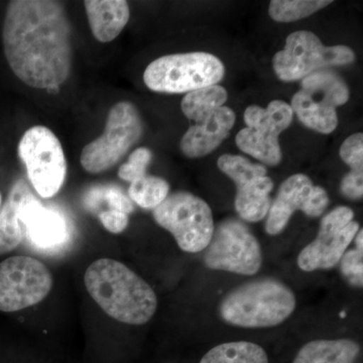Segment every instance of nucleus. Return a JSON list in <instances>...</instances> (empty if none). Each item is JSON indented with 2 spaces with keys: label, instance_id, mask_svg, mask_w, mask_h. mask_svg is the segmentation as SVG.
Instances as JSON below:
<instances>
[{
  "label": "nucleus",
  "instance_id": "1",
  "mask_svg": "<svg viewBox=\"0 0 363 363\" xmlns=\"http://www.w3.org/2000/svg\"><path fill=\"white\" fill-rule=\"evenodd\" d=\"M4 55L21 82L58 91L73 63L71 23L65 7L51 0H13L2 28Z\"/></svg>",
  "mask_w": 363,
  "mask_h": 363
},
{
  "label": "nucleus",
  "instance_id": "2",
  "mask_svg": "<svg viewBox=\"0 0 363 363\" xmlns=\"http://www.w3.org/2000/svg\"><path fill=\"white\" fill-rule=\"evenodd\" d=\"M84 283L91 298L117 321L143 325L157 311V298L152 286L117 260L92 262L86 269Z\"/></svg>",
  "mask_w": 363,
  "mask_h": 363
},
{
  "label": "nucleus",
  "instance_id": "3",
  "mask_svg": "<svg viewBox=\"0 0 363 363\" xmlns=\"http://www.w3.org/2000/svg\"><path fill=\"white\" fill-rule=\"evenodd\" d=\"M297 305L293 291L276 279H257L227 294L219 306L226 323L242 328L278 326L293 314Z\"/></svg>",
  "mask_w": 363,
  "mask_h": 363
},
{
  "label": "nucleus",
  "instance_id": "4",
  "mask_svg": "<svg viewBox=\"0 0 363 363\" xmlns=\"http://www.w3.org/2000/svg\"><path fill=\"white\" fill-rule=\"evenodd\" d=\"M223 63L209 52L168 55L145 69L143 81L156 92L181 94L216 85L223 79Z\"/></svg>",
  "mask_w": 363,
  "mask_h": 363
},
{
  "label": "nucleus",
  "instance_id": "5",
  "mask_svg": "<svg viewBox=\"0 0 363 363\" xmlns=\"http://www.w3.org/2000/svg\"><path fill=\"white\" fill-rule=\"evenodd\" d=\"M154 218L175 238L185 252L198 253L208 247L214 233L212 210L201 198L188 192L168 195L154 209Z\"/></svg>",
  "mask_w": 363,
  "mask_h": 363
},
{
  "label": "nucleus",
  "instance_id": "6",
  "mask_svg": "<svg viewBox=\"0 0 363 363\" xmlns=\"http://www.w3.org/2000/svg\"><path fill=\"white\" fill-rule=\"evenodd\" d=\"M142 117L128 101L112 106L104 133L82 150L81 166L91 174H100L113 168L142 138Z\"/></svg>",
  "mask_w": 363,
  "mask_h": 363
},
{
  "label": "nucleus",
  "instance_id": "7",
  "mask_svg": "<svg viewBox=\"0 0 363 363\" xmlns=\"http://www.w3.org/2000/svg\"><path fill=\"white\" fill-rule=\"evenodd\" d=\"M18 155L35 192L45 199L54 197L67 176L65 154L56 135L45 126H33L21 138Z\"/></svg>",
  "mask_w": 363,
  "mask_h": 363
},
{
  "label": "nucleus",
  "instance_id": "8",
  "mask_svg": "<svg viewBox=\"0 0 363 363\" xmlns=\"http://www.w3.org/2000/svg\"><path fill=\"white\" fill-rule=\"evenodd\" d=\"M354 52L346 45L325 47L315 33L298 30L286 40L285 49L272 59L274 72L286 82L304 79L313 72L354 61Z\"/></svg>",
  "mask_w": 363,
  "mask_h": 363
},
{
  "label": "nucleus",
  "instance_id": "9",
  "mask_svg": "<svg viewBox=\"0 0 363 363\" xmlns=\"http://www.w3.org/2000/svg\"><path fill=\"white\" fill-rule=\"evenodd\" d=\"M204 264L215 271L253 276L262 266V247L245 224L227 219L214 230L205 248Z\"/></svg>",
  "mask_w": 363,
  "mask_h": 363
},
{
  "label": "nucleus",
  "instance_id": "10",
  "mask_svg": "<svg viewBox=\"0 0 363 363\" xmlns=\"http://www.w3.org/2000/svg\"><path fill=\"white\" fill-rule=\"evenodd\" d=\"M52 286L45 264L26 255L9 257L0 264V311L16 312L39 304Z\"/></svg>",
  "mask_w": 363,
  "mask_h": 363
},
{
  "label": "nucleus",
  "instance_id": "11",
  "mask_svg": "<svg viewBox=\"0 0 363 363\" xmlns=\"http://www.w3.org/2000/svg\"><path fill=\"white\" fill-rule=\"evenodd\" d=\"M353 216L352 210L345 206L325 215L316 240L298 255V267L304 272H314L335 267L359 230V224L353 221Z\"/></svg>",
  "mask_w": 363,
  "mask_h": 363
},
{
  "label": "nucleus",
  "instance_id": "12",
  "mask_svg": "<svg viewBox=\"0 0 363 363\" xmlns=\"http://www.w3.org/2000/svg\"><path fill=\"white\" fill-rule=\"evenodd\" d=\"M337 106L341 101L334 91L312 83H303L291 105L301 123L321 133H331L337 128Z\"/></svg>",
  "mask_w": 363,
  "mask_h": 363
},
{
  "label": "nucleus",
  "instance_id": "13",
  "mask_svg": "<svg viewBox=\"0 0 363 363\" xmlns=\"http://www.w3.org/2000/svg\"><path fill=\"white\" fill-rule=\"evenodd\" d=\"M21 228L32 245L42 250H52L68 240L65 217L56 210L45 207L33 194L23 202L20 211Z\"/></svg>",
  "mask_w": 363,
  "mask_h": 363
},
{
  "label": "nucleus",
  "instance_id": "14",
  "mask_svg": "<svg viewBox=\"0 0 363 363\" xmlns=\"http://www.w3.org/2000/svg\"><path fill=\"white\" fill-rule=\"evenodd\" d=\"M313 182L309 177L296 174L281 185L276 199L269 207L266 231L269 235H278L285 230L291 217L298 210L306 212L313 193Z\"/></svg>",
  "mask_w": 363,
  "mask_h": 363
},
{
  "label": "nucleus",
  "instance_id": "15",
  "mask_svg": "<svg viewBox=\"0 0 363 363\" xmlns=\"http://www.w3.org/2000/svg\"><path fill=\"white\" fill-rule=\"evenodd\" d=\"M233 109L222 106L201 123L191 126L181 140L182 152L188 157H201L213 152L225 140L235 123Z\"/></svg>",
  "mask_w": 363,
  "mask_h": 363
},
{
  "label": "nucleus",
  "instance_id": "16",
  "mask_svg": "<svg viewBox=\"0 0 363 363\" xmlns=\"http://www.w3.org/2000/svg\"><path fill=\"white\" fill-rule=\"evenodd\" d=\"M84 7L91 32L101 43L116 39L130 21V6L124 0H86Z\"/></svg>",
  "mask_w": 363,
  "mask_h": 363
},
{
  "label": "nucleus",
  "instance_id": "17",
  "mask_svg": "<svg viewBox=\"0 0 363 363\" xmlns=\"http://www.w3.org/2000/svg\"><path fill=\"white\" fill-rule=\"evenodd\" d=\"M32 194L25 181L16 182L6 201L0 208V255L13 252L23 241L20 211L23 202Z\"/></svg>",
  "mask_w": 363,
  "mask_h": 363
},
{
  "label": "nucleus",
  "instance_id": "18",
  "mask_svg": "<svg viewBox=\"0 0 363 363\" xmlns=\"http://www.w3.org/2000/svg\"><path fill=\"white\" fill-rule=\"evenodd\" d=\"M359 352V345L351 339H321L305 344L293 363H354Z\"/></svg>",
  "mask_w": 363,
  "mask_h": 363
},
{
  "label": "nucleus",
  "instance_id": "19",
  "mask_svg": "<svg viewBox=\"0 0 363 363\" xmlns=\"http://www.w3.org/2000/svg\"><path fill=\"white\" fill-rule=\"evenodd\" d=\"M274 183L267 176L259 177L238 187L235 209L243 220L259 222L266 218L271 207L269 194Z\"/></svg>",
  "mask_w": 363,
  "mask_h": 363
},
{
  "label": "nucleus",
  "instance_id": "20",
  "mask_svg": "<svg viewBox=\"0 0 363 363\" xmlns=\"http://www.w3.org/2000/svg\"><path fill=\"white\" fill-rule=\"evenodd\" d=\"M294 112L291 105L281 100H274L267 108L252 105L245 112V121L247 128L255 130L267 131L279 136L292 123Z\"/></svg>",
  "mask_w": 363,
  "mask_h": 363
},
{
  "label": "nucleus",
  "instance_id": "21",
  "mask_svg": "<svg viewBox=\"0 0 363 363\" xmlns=\"http://www.w3.org/2000/svg\"><path fill=\"white\" fill-rule=\"evenodd\" d=\"M227 98L228 93L222 86L211 85L200 88L185 95L182 100V111L191 121L201 123L223 106Z\"/></svg>",
  "mask_w": 363,
  "mask_h": 363
},
{
  "label": "nucleus",
  "instance_id": "22",
  "mask_svg": "<svg viewBox=\"0 0 363 363\" xmlns=\"http://www.w3.org/2000/svg\"><path fill=\"white\" fill-rule=\"evenodd\" d=\"M236 145L245 154L250 155L267 166H277L281 160L279 136L245 128L236 135Z\"/></svg>",
  "mask_w": 363,
  "mask_h": 363
},
{
  "label": "nucleus",
  "instance_id": "23",
  "mask_svg": "<svg viewBox=\"0 0 363 363\" xmlns=\"http://www.w3.org/2000/svg\"><path fill=\"white\" fill-rule=\"evenodd\" d=\"M200 363H269V357L259 344L238 341L215 346Z\"/></svg>",
  "mask_w": 363,
  "mask_h": 363
},
{
  "label": "nucleus",
  "instance_id": "24",
  "mask_svg": "<svg viewBox=\"0 0 363 363\" xmlns=\"http://www.w3.org/2000/svg\"><path fill=\"white\" fill-rule=\"evenodd\" d=\"M168 182L156 176H145L130 184L128 195L131 201L143 209H156L168 197Z\"/></svg>",
  "mask_w": 363,
  "mask_h": 363
},
{
  "label": "nucleus",
  "instance_id": "25",
  "mask_svg": "<svg viewBox=\"0 0 363 363\" xmlns=\"http://www.w3.org/2000/svg\"><path fill=\"white\" fill-rule=\"evenodd\" d=\"M332 1L327 0H272L269 13L272 20L279 23H292L308 18Z\"/></svg>",
  "mask_w": 363,
  "mask_h": 363
},
{
  "label": "nucleus",
  "instance_id": "26",
  "mask_svg": "<svg viewBox=\"0 0 363 363\" xmlns=\"http://www.w3.org/2000/svg\"><path fill=\"white\" fill-rule=\"evenodd\" d=\"M218 168L235 183L236 187L267 176V169L262 164H253L245 157L235 155H223L219 157Z\"/></svg>",
  "mask_w": 363,
  "mask_h": 363
},
{
  "label": "nucleus",
  "instance_id": "27",
  "mask_svg": "<svg viewBox=\"0 0 363 363\" xmlns=\"http://www.w3.org/2000/svg\"><path fill=\"white\" fill-rule=\"evenodd\" d=\"M102 203H106L107 210H117L125 214H130L135 210L133 203L121 188L116 186L96 187L87 193L84 199L85 207L95 211Z\"/></svg>",
  "mask_w": 363,
  "mask_h": 363
},
{
  "label": "nucleus",
  "instance_id": "28",
  "mask_svg": "<svg viewBox=\"0 0 363 363\" xmlns=\"http://www.w3.org/2000/svg\"><path fill=\"white\" fill-rule=\"evenodd\" d=\"M152 161V152L147 147H140L131 152L128 161L118 169V177L121 180L133 183L147 176V166Z\"/></svg>",
  "mask_w": 363,
  "mask_h": 363
},
{
  "label": "nucleus",
  "instance_id": "29",
  "mask_svg": "<svg viewBox=\"0 0 363 363\" xmlns=\"http://www.w3.org/2000/svg\"><path fill=\"white\" fill-rule=\"evenodd\" d=\"M341 272L351 285L362 288L363 286V252L348 250L341 257Z\"/></svg>",
  "mask_w": 363,
  "mask_h": 363
},
{
  "label": "nucleus",
  "instance_id": "30",
  "mask_svg": "<svg viewBox=\"0 0 363 363\" xmlns=\"http://www.w3.org/2000/svg\"><path fill=\"white\" fill-rule=\"evenodd\" d=\"M340 157L351 169H363V135L354 133L340 147Z\"/></svg>",
  "mask_w": 363,
  "mask_h": 363
},
{
  "label": "nucleus",
  "instance_id": "31",
  "mask_svg": "<svg viewBox=\"0 0 363 363\" xmlns=\"http://www.w3.org/2000/svg\"><path fill=\"white\" fill-rule=\"evenodd\" d=\"M98 218L109 233H123L128 225V215L117 210H104L98 213Z\"/></svg>",
  "mask_w": 363,
  "mask_h": 363
},
{
  "label": "nucleus",
  "instance_id": "32",
  "mask_svg": "<svg viewBox=\"0 0 363 363\" xmlns=\"http://www.w3.org/2000/svg\"><path fill=\"white\" fill-rule=\"evenodd\" d=\"M341 192L352 200L362 199L363 195L362 169H351L341 182Z\"/></svg>",
  "mask_w": 363,
  "mask_h": 363
},
{
  "label": "nucleus",
  "instance_id": "33",
  "mask_svg": "<svg viewBox=\"0 0 363 363\" xmlns=\"http://www.w3.org/2000/svg\"><path fill=\"white\" fill-rule=\"evenodd\" d=\"M328 204L329 198L325 189L320 186H314L305 214L309 217H314V218L319 217L320 215L324 213Z\"/></svg>",
  "mask_w": 363,
  "mask_h": 363
},
{
  "label": "nucleus",
  "instance_id": "34",
  "mask_svg": "<svg viewBox=\"0 0 363 363\" xmlns=\"http://www.w3.org/2000/svg\"><path fill=\"white\" fill-rule=\"evenodd\" d=\"M355 245H357V250L363 252V231L362 229H359L357 235L354 238Z\"/></svg>",
  "mask_w": 363,
  "mask_h": 363
},
{
  "label": "nucleus",
  "instance_id": "35",
  "mask_svg": "<svg viewBox=\"0 0 363 363\" xmlns=\"http://www.w3.org/2000/svg\"><path fill=\"white\" fill-rule=\"evenodd\" d=\"M1 204H2V196H1V193H0V208H1Z\"/></svg>",
  "mask_w": 363,
  "mask_h": 363
}]
</instances>
